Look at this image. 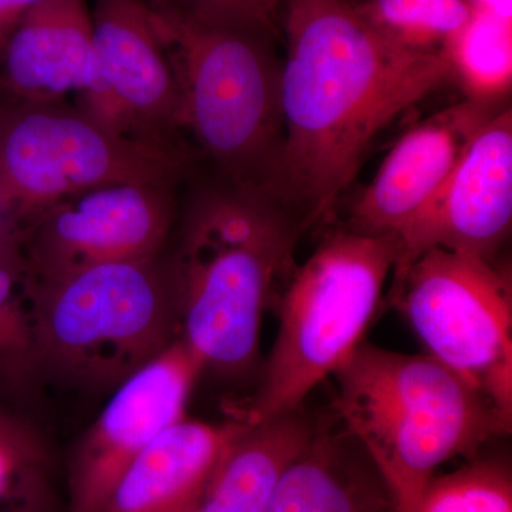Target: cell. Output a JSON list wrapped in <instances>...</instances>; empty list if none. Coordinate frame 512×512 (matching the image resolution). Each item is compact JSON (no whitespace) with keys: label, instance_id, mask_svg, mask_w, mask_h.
<instances>
[{"label":"cell","instance_id":"6da1fadb","mask_svg":"<svg viewBox=\"0 0 512 512\" xmlns=\"http://www.w3.org/2000/svg\"><path fill=\"white\" fill-rule=\"evenodd\" d=\"M284 150L275 198L311 229L328 220L367 148L451 77L443 53L404 49L350 0H284Z\"/></svg>","mask_w":512,"mask_h":512},{"label":"cell","instance_id":"7a4b0ae2","mask_svg":"<svg viewBox=\"0 0 512 512\" xmlns=\"http://www.w3.org/2000/svg\"><path fill=\"white\" fill-rule=\"evenodd\" d=\"M306 231L271 195L224 180L194 195L170 259L180 338L204 372L237 377L254 369L262 316Z\"/></svg>","mask_w":512,"mask_h":512},{"label":"cell","instance_id":"3957f363","mask_svg":"<svg viewBox=\"0 0 512 512\" xmlns=\"http://www.w3.org/2000/svg\"><path fill=\"white\" fill-rule=\"evenodd\" d=\"M332 413L369 457L397 512H417L441 464L510 434L512 419L430 355L362 342L333 373Z\"/></svg>","mask_w":512,"mask_h":512},{"label":"cell","instance_id":"277c9868","mask_svg":"<svg viewBox=\"0 0 512 512\" xmlns=\"http://www.w3.org/2000/svg\"><path fill=\"white\" fill-rule=\"evenodd\" d=\"M150 5L180 90L184 130L222 180L275 198L284 120L274 37L208 25L165 0Z\"/></svg>","mask_w":512,"mask_h":512},{"label":"cell","instance_id":"5b68a950","mask_svg":"<svg viewBox=\"0 0 512 512\" xmlns=\"http://www.w3.org/2000/svg\"><path fill=\"white\" fill-rule=\"evenodd\" d=\"M35 377L82 392L114 390L180 336L170 258L94 266L50 282L28 279Z\"/></svg>","mask_w":512,"mask_h":512},{"label":"cell","instance_id":"8992f818","mask_svg":"<svg viewBox=\"0 0 512 512\" xmlns=\"http://www.w3.org/2000/svg\"><path fill=\"white\" fill-rule=\"evenodd\" d=\"M399 256L396 235L366 237L345 228L326 235L295 269L278 303V335L255 393L231 419L264 423L305 403L363 342Z\"/></svg>","mask_w":512,"mask_h":512},{"label":"cell","instance_id":"52a82bcc","mask_svg":"<svg viewBox=\"0 0 512 512\" xmlns=\"http://www.w3.org/2000/svg\"><path fill=\"white\" fill-rule=\"evenodd\" d=\"M190 163L184 147L111 133L79 110L5 100L0 114V241L93 188L174 187Z\"/></svg>","mask_w":512,"mask_h":512},{"label":"cell","instance_id":"ba28073f","mask_svg":"<svg viewBox=\"0 0 512 512\" xmlns=\"http://www.w3.org/2000/svg\"><path fill=\"white\" fill-rule=\"evenodd\" d=\"M390 303L431 357L512 419L511 274L480 256L430 248L393 272Z\"/></svg>","mask_w":512,"mask_h":512},{"label":"cell","instance_id":"9c48e42d","mask_svg":"<svg viewBox=\"0 0 512 512\" xmlns=\"http://www.w3.org/2000/svg\"><path fill=\"white\" fill-rule=\"evenodd\" d=\"M92 18V67L77 110L117 136L181 147L183 104L150 0H96Z\"/></svg>","mask_w":512,"mask_h":512},{"label":"cell","instance_id":"30bf717a","mask_svg":"<svg viewBox=\"0 0 512 512\" xmlns=\"http://www.w3.org/2000/svg\"><path fill=\"white\" fill-rule=\"evenodd\" d=\"M173 192L167 185H104L56 205L20 235L29 281L161 255L177 215Z\"/></svg>","mask_w":512,"mask_h":512},{"label":"cell","instance_id":"8fae6325","mask_svg":"<svg viewBox=\"0 0 512 512\" xmlns=\"http://www.w3.org/2000/svg\"><path fill=\"white\" fill-rule=\"evenodd\" d=\"M202 372L200 360L178 336L113 390L70 460L67 512L103 510L138 456L187 417L188 399Z\"/></svg>","mask_w":512,"mask_h":512},{"label":"cell","instance_id":"7c38bea8","mask_svg":"<svg viewBox=\"0 0 512 512\" xmlns=\"http://www.w3.org/2000/svg\"><path fill=\"white\" fill-rule=\"evenodd\" d=\"M512 113L491 117L470 141L443 187L396 235L400 271L430 248L495 261L511 231Z\"/></svg>","mask_w":512,"mask_h":512},{"label":"cell","instance_id":"4fadbf2b","mask_svg":"<svg viewBox=\"0 0 512 512\" xmlns=\"http://www.w3.org/2000/svg\"><path fill=\"white\" fill-rule=\"evenodd\" d=\"M498 101L468 99L410 128L357 195L345 229L366 237L397 235L443 187Z\"/></svg>","mask_w":512,"mask_h":512},{"label":"cell","instance_id":"5bb4252c","mask_svg":"<svg viewBox=\"0 0 512 512\" xmlns=\"http://www.w3.org/2000/svg\"><path fill=\"white\" fill-rule=\"evenodd\" d=\"M92 57L87 0H43L10 37L0 59V92L9 101L55 104L82 92Z\"/></svg>","mask_w":512,"mask_h":512},{"label":"cell","instance_id":"9a60e30c","mask_svg":"<svg viewBox=\"0 0 512 512\" xmlns=\"http://www.w3.org/2000/svg\"><path fill=\"white\" fill-rule=\"evenodd\" d=\"M247 424H174L121 477L100 512H194L232 441Z\"/></svg>","mask_w":512,"mask_h":512},{"label":"cell","instance_id":"2e32d148","mask_svg":"<svg viewBox=\"0 0 512 512\" xmlns=\"http://www.w3.org/2000/svg\"><path fill=\"white\" fill-rule=\"evenodd\" d=\"M265 512L397 511L372 458L330 410L286 466Z\"/></svg>","mask_w":512,"mask_h":512},{"label":"cell","instance_id":"e0dca14e","mask_svg":"<svg viewBox=\"0 0 512 512\" xmlns=\"http://www.w3.org/2000/svg\"><path fill=\"white\" fill-rule=\"evenodd\" d=\"M305 406L248 426L232 441L194 512H265L286 466L318 427Z\"/></svg>","mask_w":512,"mask_h":512},{"label":"cell","instance_id":"ac0fdd59","mask_svg":"<svg viewBox=\"0 0 512 512\" xmlns=\"http://www.w3.org/2000/svg\"><path fill=\"white\" fill-rule=\"evenodd\" d=\"M444 55L468 99L500 100L512 83V20L471 12Z\"/></svg>","mask_w":512,"mask_h":512},{"label":"cell","instance_id":"d6986e66","mask_svg":"<svg viewBox=\"0 0 512 512\" xmlns=\"http://www.w3.org/2000/svg\"><path fill=\"white\" fill-rule=\"evenodd\" d=\"M35 377L28 275L19 239L0 241V396L16 397Z\"/></svg>","mask_w":512,"mask_h":512},{"label":"cell","instance_id":"ffe728a7","mask_svg":"<svg viewBox=\"0 0 512 512\" xmlns=\"http://www.w3.org/2000/svg\"><path fill=\"white\" fill-rule=\"evenodd\" d=\"M357 8L384 37L421 53H443L471 15L466 0H365Z\"/></svg>","mask_w":512,"mask_h":512},{"label":"cell","instance_id":"44dd1931","mask_svg":"<svg viewBox=\"0 0 512 512\" xmlns=\"http://www.w3.org/2000/svg\"><path fill=\"white\" fill-rule=\"evenodd\" d=\"M417 512H512L510 458L481 450L453 473L436 474Z\"/></svg>","mask_w":512,"mask_h":512},{"label":"cell","instance_id":"7402d4cb","mask_svg":"<svg viewBox=\"0 0 512 512\" xmlns=\"http://www.w3.org/2000/svg\"><path fill=\"white\" fill-rule=\"evenodd\" d=\"M0 396V512H39L43 451L35 431Z\"/></svg>","mask_w":512,"mask_h":512},{"label":"cell","instance_id":"603a6c76","mask_svg":"<svg viewBox=\"0 0 512 512\" xmlns=\"http://www.w3.org/2000/svg\"><path fill=\"white\" fill-rule=\"evenodd\" d=\"M175 9L208 25L228 26L276 36L284 0H165Z\"/></svg>","mask_w":512,"mask_h":512},{"label":"cell","instance_id":"cb8c5ba5","mask_svg":"<svg viewBox=\"0 0 512 512\" xmlns=\"http://www.w3.org/2000/svg\"><path fill=\"white\" fill-rule=\"evenodd\" d=\"M43 0H0V59L8 46L10 37L19 28L30 10Z\"/></svg>","mask_w":512,"mask_h":512},{"label":"cell","instance_id":"d4e9b609","mask_svg":"<svg viewBox=\"0 0 512 512\" xmlns=\"http://www.w3.org/2000/svg\"><path fill=\"white\" fill-rule=\"evenodd\" d=\"M471 12L512 20V0H466Z\"/></svg>","mask_w":512,"mask_h":512},{"label":"cell","instance_id":"484cf974","mask_svg":"<svg viewBox=\"0 0 512 512\" xmlns=\"http://www.w3.org/2000/svg\"><path fill=\"white\" fill-rule=\"evenodd\" d=\"M3 107H5V100L0 99V114H2Z\"/></svg>","mask_w":512,"mask_h":512}]
</instances>
